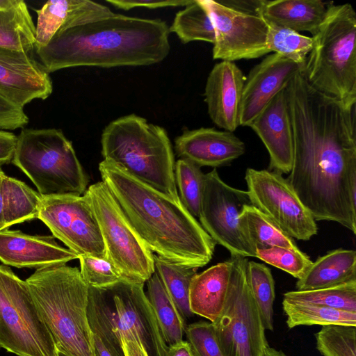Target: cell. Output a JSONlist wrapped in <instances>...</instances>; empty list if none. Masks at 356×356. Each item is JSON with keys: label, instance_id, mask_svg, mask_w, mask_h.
Returning a JSON list of instances; mask_svg holds the SVG:
<instances>
[{"label": "cell", "instance_id": "obj_32", "mask_svg": "<svg viewBox=\"0 0 356 356\" xmlns=\"http://www.w3.org/2000/svg\"><path fill=\"white\" fill-rule=\"evenodd\" d=\"M247 277L252 296L257 305L265 330H273L275 282L269 268L264 264L248 261Z\"/></svg>", "mask_w": 356, "mask_h": 356}, {"label": "cell", "instance_id": "obj_31", "mask_svg": "<svg viewBox=\"0 0 356 356\" xmlns=\"http://www.w3.org/2000/svg\"><path fill=\"white\" fill-rule=\"evenodd\" d=\"M170 33H175L186 44L193 41L215 42V29L211 18L199 0L193 1L175 15Z\"/></svg>", "mask_w": 356, "mask_h": 356}, {"label": "cell", "instance_id": "obj_40", "mask_svg": "<svg viewBox=\"0 0 356 356\" xmlns=\"http://www.w3.org/2000/svg\"><path fill=\"white\" fill-rule=\"evenodd\" d=\"M24 108L19 107L0 94V129L15 130L29 123Z\"/></svg>", "mask_w": 356, "mask_h": 356}, {"label": "cell", "instance_id": "obj_30", "mask_svg": "<svg viewBox=\"0 0 356 356\" xmlns=\"http://www.w3.org/2000/svg\"><path fill=\"white\" fill-rule=\"evenodd\" d=\"M289 329L300 325H347L356 326V313L308 302L282 300Z\"/></svg>", "mask_w": 356, "mask_h": 356}, {"label": "cell", "instance_id": "obj_12", "mask_svg": "<svg viewBox=\"0 0 356 356\" xmlns=\"http://www.w3.org/2000/svg\"><path fill=\"white\" fill-rule=\"evenodd\" d=\"M248 204L251 202L247 191L227 184L216 168L204 174L200 224L216 244L226 248L231 256L256 257L239 222L243 208Z\"/></svg>", "mask_w": 356, "mask_h": 356}, {"label": "cell", "instance_id": "obj_20", "mask_svg": "<svg viewBox=\"0 0 356 356\" xmlns=\"http://www.w3.org/2000/svg\"><path fill=\"white\" fill-rule=\"evenodd\" d=\"M241 69L222 60L210 72L204 88V101L212 122L225 131L234 132L239 125L240 104L245 82Z\"/></svg>", "mask_w": 356, "mask_h": 356}, {"label": "cell", "instance_id": "obj_6", "mask_svg": "<svg viewBox=\"0 0 356 356\" xmlns=\"http://www.w3.org/2000/svg\"><path fill=\"white\" fill-rule=\"evenodd\" d=\"M102 155L128 174L181 203L175 158L165 129L135 114L111 122L101 136Z\"/></svg>", "mask_w": 356, "mask_h": 356}, {"label": "cell", "instance_id": "obj_39", "mask_svg": "<svg viewBox=\"0 0 356 356\" xmlns=\"http://www.w3.org/2000/svg\"><path fill=\"white\" fill-rule=\"evenodd\" d=\"M78 259L81 277L88 286L106 287L122 280L106 259L82 255Z\"/></svg>", "mask_w": 356, "mask_h": 356}, {"label": "cell", "instance_id": "obj_50", "mask_svg": "<svg viewBox=\"0 0 356 356\" xmlns=\"http://www.w3.org/2000/svg\"><path fill=\"white\" fill-rule=\"evenodd\" d=\"M56 356H68L60 350L56 349Z\"/></svg>", "mask_w": 356, "mask_h": 356}, {"label": "cell", "instance_id": "obj_10", "mask_svg": "<svg viewBox=\"0 0 356 356\" xmlns=\"http://www.w3.org/2000/svg\"><path fill=\"white\" fill-rule=\"evenodd\" d=\"M0 347L17 356H56V346L25 280L0 264Z\"/></svg>", "mask_w": 356, "mask_h": 356}, {"label": "cell", "instance_id": "obj_27", "mask_svg": "<svg viewBox=\"0 0 356 356\" xmlns=\"http://www.w3.org/2000/svg\"><path fill=\"white\" fill-rule=\"evenodd\" d=\"M3 215L6 229L38 218L42 196L24 182L5 173L1 177Z\"/></svg>", "mask_w": 356, "mask_h": 356}, {"label": "cell", "instance_id": "obj_44", "mask_svg": "<svg viewBox=\"0 0 356 356\" xmlns=\"http://www.w3.org/2000/svg\"><path fill=\"white\" fill-rule=\"evenodd\" d=\"M122 344L125 356H148L143 347L136 341L124 339Z\"/></svg>", "mask_w": 356, "mask_h": 356}, {"label": "cell", "instance_id": "obj_36", "mask_svg": "<svg viewBox=\"0 0 356 356\" xmlns=\"http://www.w3.org/2000/svg\"><path fill=\"white\" fill-rule=\"evenodd\" d=\"M315 337L323 356H356V326L323 325Z\"/></svg>", "mask_w": 356, "mask_h": 356}, {"label": "cell", "instance_id": "obj_19", "mask_svg": "<svg viewBox=\"0 0 356 356\" xmlns=\"http://www.w3.org/2000/svg\"><path fill=\"white\" fill-rule=\"evenodd\" d=\"M78 258L53 236L31 235L8 229L0 231V261L3 265L39 269L65 265Z\"/></svg>", "mask_w": 356, "mask_h": 356}, {"label": "cell", "instance_id": "obj_37", "mask_svg": "<svg viewBox=\"0 0 356 356\" xmlns=\"http://www.w3.org/2000/svg\"><path fill=\"white\" fill-rule=\"evenodd\" d=\"M255 256L261 261L300 279L313 261L300 250L280 246L257 249Z\"/></svg>", "mask_w": 356, "mask_h": 356}, {"label": "cell", "instance_id": "obj_13", "mask_svg": "<svg viewBox=\"0 0 356 356\" xmlns=\"http://www.w3.org/2000/svg\"><path fill=\"white\" fill-rule=\"evenodd\" d=\"M38 219L78 257L106 259L100 228L85 193L42 196Z\"/></svg>", "mask_w": 356, "mask_h": 356}, {"label": "cell", "instance_id": "obj_35", "mask_svg": "<svg viewBox=\"0 0 356 356\" xmlns=\"http://www.w3.org/2000/svg\"><path fill=\"white\" fill-rule=\"evenodd\" d=\"M175 177L181 204L194 218H198L204 174L200 166L179 159L175 164Z\"/></svg>", "mask_w": 356, "mask_h": 356}, {"label": "cell", "instance_id": "obj_4", "mask_svg": "<svg viewBox=\"0 0 356 356\" xmlns=\"http://www.w3.org/2000/svg\"><path fill=\"white\" fill-rule=\"evenodd\" d=\"M25 281L56 349L68 356H94L88 286L79 269L66 264L39 268Z\"/></svg>", "mask_w": 356, "mask_h": 356}, {"label": "cell", "instance_id": "obj_3", "mask_svg": "<svg viewBox=\"0 0 356 356\" xmlns=\"http://www.w3.org/2000/svg\"><path fill=\"white\" fill-rule=\"evenodd\" d=\"M102 181L147 247L171 261L198 268L212 259L216 243L181 203L103 160Z\"/></svg>", "mask_w": 356, "mask_h": 356}, {"label": "cell", "instance_id": "obj_26", "mask_svg": "<svg viewBox=\"0 0 356 356\" xmlns=\"http://www.w3.org/2000/svg\"><path fill=\"white\" fill-rule=\"evenodd\" d=\"M35 43V26L24 1L0 9V47L32 53Z\"/></svg>", "mask_w": 356, "mask_h": 356}, {"label": "cell", "instance_id": "obj_24", "mask_svg": "<svg viewBox=\"0 0 356 356\" xmlns=\"http://www.w3.org/2000/svg\"><path fill=\"white\" fill-rule=\"evenodd\" d=\"M327 6L321 0H265L262 16L276 25L314 35L325 18Z\"/></svg>", "mask_w": 356, "mask_h": 356}, {"label": "cell", "instance_id": "obj_38", "mask_svg": "<svg viewBox=\"0 0 356 356\" xmlns=\"http://www.w3.org/2000/svg\"><path fill=\"white\" fill-rule=\"evenodd\" d=\"M184 334L195 356H225L212 323L187 325Z\"/></svg>", "mask_w": 356, "mask_h": 356}, {"label": "cell", "instance_id": "obj_45", "mask_svg": "<svg viewBox=\"0 0 356 356\" xmlns=\"http://www.w3.org/2000/svg\"><path fill=\"white\" fill-rule=\"evenodd\" d=\"M168 356H195L189 343L187 341L169 346Z\"/></svg>", "mask_w": 356, "mask_h": 356}, {"label": "cell", "instance_id": "obj_42", "mask_svg": "<svg viewBox=\"0 0 356 356\" xmlns=\"http://www.w3.org/2000/svg\"><path fill=\"white\" fill-rule=\"evenodd\" d=\"M17 136L0 129V168L11 163L15 150Z\"/></svg>", "mask_w": 356, "mask_h": 356}, {"label": "cell", "instance_id": "obj_46", "mask_svg": "<svg viewBox=\"0 0 356 356\" xmlns=\"http://www.w3.org/2000/svg\"><path fill=\"white\" fill-rule=\"evenodd\" d=\"M92 343L94 356H115L94 333H92Z\"/></svg>", "mask_w": 356, "mask_h": 356}, {"label": "cell", "instance_id": "obj_14", "mask_svg": "<svg viewBox=\"0 0 356 356\" xmlns=\"http://www.w3.org/2000/svg\"><path fill=\"white\" fill-rule=\"evenodd\" d=\"M282 174L247 168L245 179L251 204L293 238L308 241L318 232L316 220Z\"/></svg>", "mask_w": 356, "mask_h": 356}, {"label": "cell", "instance_id": "obj_5", "mask_svg": "<svg viewBox=\"0 0 356 356\" xmlns=\"http://www.w3.org/2000/svg\"><path fill=\"white\" fill-rule=\"evenodd\" d=\"M143 285L124 280L102 288L88 286L87 316L92 333L115 355L125 356L122 341H137L148 356H168Z\"/></svg>", "mask_w": 356, "mask_h": 356}, {"label": "cell", "instance_id": "obj_8", "mask_svg": "<svg viewBox=\"0 0 356 356\" xmlns=\"http://www.w3.org/2000/svg\"><path fill=\"white\" fill-rule=\"evenodd\" d=\"M11 162L42 196L82 195L88 188V176L60 129H22Z\"/></svg>", "mask_w": 356, "mask_h": 356}, {"label": "cell", "instance_id": "obj_33", "mask_svg": "<svg viewBox=\"0 0 356 356\" xmlns=\"http://www.w3.org/2000/svg\"><path fill=\"white\" fill-rule=\"evenodd\" d=\"M283 300L356 313V280L328 288L288 291L284 294Z\"/></svg>", "mask_w": 356, "mask_h": 356}, {"label": "cell", "instance_id": "obj_51", "mask_svg": "<svg viewBox=\"0 0 356 356\" xmlns=\"http://www.w3.org/2000/svg\"><path fill=\"white\" fill-rule=\"evenodd\" d=\"M1 170H1V168H0V172H1Z\"/></svg>", "mask_w": 356, "mask_h": 356}, {"label": "cell", "instance_id": "obj_7", "mask_svg": "<svg viewBox=\"0 0 356 356\" xmlns=\"http://www.w3.org/2000/svg\"><path fill=\"white\" fill-rule=\"evenodd\" d=\"M301 72L317 91L356 104V13L350 3L328 5Z\"/></svg>", "mask_w": 356, "mask_h": 356}, {"label": "cell", "instance_id": "obj_29", "mask_svg": "<svg viewBox=\"0 0 356 356\" xmlns=\"http://www.w3.org/2000/svg\"><path fill=\"white\" fill-rule=\"evenodd\" d=\"M155 271L182 318L186 321L193 316L189 304L191 282L197 268L179 264L154 254Z\"/></svg>", "mask_w": 356, "mask_h": 356}, {"label": "cell", "instance_id": "obj_21", "mask_svg": "<svg viewBox=\"0 0 356 356\" xmlns=\"http://www.w3.org/2000/svg\"><path fill=\"white\" fill-rule=\"evenodd\" d=\"M175 148L180 159L200 168L228 165L245 152L244 143L234 132L204 127L184 129L175 138Z\"/></svg>", "mask_w": 356, "mask_h": 356}, {"label": "cell", "instance_id": "obj_47", "mask_svg": "<svg viewBox=\"0 0 356 356\" xmlns=\"http://www.w3.org/2000/svg\"><path fill=\"white\" fill-rule=\"evenodd\" d=\"M3 173L4 172L3 170H1L0 172V231L6 229L3 215V202L1 186V177Z\"/></svg>", "mask_w": 356, "mask_h": 356}, {"label": "cell", "instance_id": "obj_43", "mask_svg": "<svg viewBox=\"0 0 356 356\" xmlns=\"http://www.w3.org/2000/svg\"><path fill=\"white\" fill-rule=\"evenodd\" d=\"M222 5L228 7L236 11L257 15L262 16V9L265 0L260 1H218Z\"/></svg>", "mask_w": 356, "mask_h": 356}, {"label": "cell", "instance_id": "obj_23", "mask_svg": "<svg viewBox=\"0 0 356 356\" xmlns=\"http://www.w3.org/2000/svg\"><path fill=\"white\" fill-rule=\"evenodd\" d=\"M356 280V252L339 248L318 257L298 280L297 291L332 287Z\"/></svg>", "mask_w": 356, "mask_h": 356}, {"label": "cell", "instance_id": "obj_18", "mask_svg": "<svg viewBox=\"0 0 356 356\" xmlns=\"http://www.w3.org/2000/svg\"><path fill=\"white\" fill-rule=\"evenodd\" d=\"M286 86L280 90L250 124L270 157L269 169L289 173L293 162V137Z\"/></svg>", "mask_w": 356, "mask_h": 356}, {"label": "cell", "instance_id": "obj_17", "mask_svg": "<svg viewBox=\"0 0 356 356\" xmlns=\"http://www.w3.org/2000/svg\"><path fill=\"white\" fill-rule=\"evenodd\" d=\"M53 91L52 81L42 65L26 53L0 47V94L17 106L45 99Z\"/></svg>", "mask_w": 356, "mask_h": 356}, {"label": "cell", "instance_id": "obj_22", "mask_svg": "<svg viewBox=\"0 0 356 356\" xmlns=\"http://www.w3.org/2000/svg\"><path fill=\"white\" fill-rule=\"evenodd\" d=\"M231 271L229 259L216 264L193 277L189 304L193 314L214 323L221 314L228 292Z\"/></svg>", "mask_w": 356, "mask_h": 356}, {"label": "cell", "instance_id": "obj_49", "mask_svg": "<svg viewBox=\"0 0 356 356\" xmlns=\"http://www.w3.org/2000/svg\"><path fill=\"white\" fill-rule=\"evenodd\" d=\"M17 0H0V9L7 8L16 3Z\"/></svg>", "mask_w": 356, "mask_h": 356}, {"label": "cell", "instance_id": "obj_41", "mask_svg": "<svg viewBox=\"0 0 356 356\" xmlns=\"http://www.w3.org/2000/svg\"><path fill=\"white\" fill-rule=\"evenodd\" d=\"M193 0H106L113 6L128 10L134 8H146L150 9L165 7L186 6Z\"/></svg>", "mask_w": 356, "mask_h": 356}, {"label": "cell", "instance_id": "obj_2", "mask_svg": "<svg viewBox=\"0 0 356 356\" xmlns=\"http://www.w3.org/2000/svg\"><path fill=\"white\" fill-rule=\"evenodd\" d=\"M169 35V26L160 19L113 13L58 31L35 51L49 74L79 66H147L168 56Z\"/></svg>", "mask_w": 356, "mask_h": 356}, {"label": "cell", "instance_id": "obj_9", "mask_svg": "<svg viewBox=\"0 0 356 356\" xmlns=\"http://www.w3.org/2000/svg\"><path fill=\"white\" fill-rule=\"evenodd\" d=\"M84 193L97 220L106 260L122 280L144 284L155 272L154 253L131 225L102 181L90 185Z\"/></svg>", "mask_w": 356, "mask_h": 356}, {"label": "cell", "instance_id": "obj_25", "mask_svg": "<svg viewBox=\"0 0 356 356\" xmlns=\"http://www.w3.org/2000/svg\"><path fill=\"white\" fill-rule=\"evenodd\" d=\"M150 303L163 339L169 347L183 341L185 320L156 271L146 282Z\"/></svg>", "mask_w": 356, "mask_h": 356}, {"label": "cell", "instance_id": "obj_11", "mask_svg": "<svg viewBox=\"0 0 356 356\" xmlns=\"http://www.w3.org/2000/svg\"><path fill=\"white\" fill-rule=\"evenodd\" d=\"M223 310L213 323L225 356H261L268 346L265 328L248 282V259L231 256Z\"/></svg>", "mask_w": 356, "mask_h": 356}, {"label": "cell", "instance_id": "obj_15", "mask_svg": "<svg viewBox=\"0 0 356 356\" xmlns=\"http://www.w3.org/2000/svg\"><path fill=\"white\" fill-rule=\"evenodd\" d=\"M209 13L215 29L213 58L234 62L270 53L268 26L263 16L242 13L217 1L199 0Z\"/></svg>", "mask_w": 356, "mask_h": 356}, {"label": "cell", "instance_id": "obj_28", "mask_svg": "<svg viewBox=\"0 0 356 356\" xmlns=\"http://www.w3.org/2000/svg\"><path fill=\"white\" fill-rule=\"evenodd\" d=\"M239 222L254 250L272 246L299 249L293 238L252 204L245 206L239 216Z\"/></svg>", "mask_w": 356, "mask_h": 356}, {"label": "cell", "instance_id": "obj_16", "mask_svg": "<svg viewBox=\"0 0 356 356\" xmlns=\"http://www.w3.org/2000/svg\"><path fill=\"white\" fill-rule=\"evenodd\" d=\"M302 71L300 65L275 53L254 66L245 79L239 125L249 127L273 97Z\"/></svg>", "mask_w": 356, "mask_h": 356}, {"label": "cell", "instance_id": "obj_34", "mask_svg": "<svg viewBox=\"0 0 356 356\" xmlns=\"http://www.w3.org/2000/svg\"><path fill=\"white\" fill-rule=\"evenodd\" d=\"M266 24V44L269 51L294 62L303 70L307 58L312 49V37L302 35L268 21Z\"/></svg>", "mask_w": 356, "mask_h": 356}, {"label": "cell", "instance_id": "obj_1", "mask_svg": "<svg viewBox=\"0 0 356 356\" xmlns=\"http://www.w3.org/2000/svg\"><path fill=\"white\" fill-rule=\"evenodd\" d=\"M293 137L287 180L315 220L356 234V104L313 88L301 72L286 86Z\"/></svg>", "mask_w": 356, "mask_h": 356}, {"label": "cell", "instance_id": "obj_48", "mask_svg": "<svg viewBox=\"0 0 356 356\" xmlns=\"http://www.w3.org/2000/svg\"><path fill=\"white\" fill-rule=\"evenodd\" d=\"M261 356H287L284 353L274 348L267 346Z\"/></svg>", "mask_w": 356, "mask_h": 356}]
</instances>
